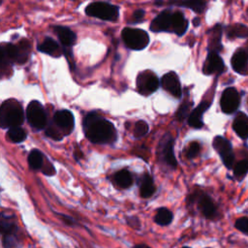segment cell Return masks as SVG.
<instances>
[{"instance_id":"1","label":"cell","mask_w":248,"mask_h":248,"mask_svg":"<svg viewBox=\"0 0 248 248\" xmlns=\"http://www.w3.org/2000/svg\"><path fill=\"white\" fill-rule=\"evenodd\" d=\"M82 127L86 139L92 143L111 144L117 139L113 124L96 112H90L84 117Z\"/></svg>"},{"instance_id":"2","label":"cell","mask_w":248,"mask_h":248,"mask_svg":"<svg viewBox=\"0 0 248 248\" xmlns=\"http://www.w3.org/2000/svg\"><path fill=\"white\" fill-rule=\"evenodd\" d=\"M186 205L188 208L196 206L201 215L211 221H215L220 218V211L217 203L207 193L201 189H195L186 198Z\"/></svg>"},{"instance_id":"3","label":"cell","mask_w":248,"mask_h":248,"mask_svg":"<svg viewBox=\"0 0 248 248\" xmlns=\"http://www.w3.org/2000/svg\"><path fill=\"white\" fill-rule=\"evenodd\" d=\"M0 231L3 248H19L22 243V232L16 217L2 212L0 219Z\"/></svg>"},{"instance_id":"4","label":"cell","mask_w":248,"mask_h":248,"mask_svg":"<svg viewBox=\"0 0 248 248\" xmlns=\"http://www.w3.org/2000/svg\"><path fill=\"white\" fill-rule=\"evenodd\" d=\"M24 114L21 105L14 99L6 100L0 108V126L3 129L20 126L23 123Z\"/></svg>"},{"instance_id":"5","label":"cell","mask_w":248,"mask_h":248,"mask_svg":"<svg viewBox=\"0 0 248 248\" xmlns=\"http://www.w3.org/2000/svg\"><path fill=\"white\" fill-rule=\"evenodd\" d=\"M1 53L5 55L12 63L24 64L30 56L31 44L26 39H22L16 44H2Z\"/></svg>"},{"instance_id":"6","label":"cell","mask_w":248,"mask_h":248,"mask_svg":"<svg viewBox=\"0 0 248 248\" xmlns=\"http://www.w3.org/2000/svg\"><path fill=\"white\" fill-rule=\"evenodd\" d=\"M174 140L170 133H166L160 140L157 147V159L159 164L170 170H175L177 160L174 155Z\"/></svg>"},{"instance_id":"7","label":"cell","mask_w":248,"mask_h":248,"mask_svg":"<svg viewBox=\"0 0 248 248\" xmlns=\"http://www.w3.org/2000/svg\"><path fill=\"white\" fill-rule=\"evenodd\" d=\"M85 14L89 16L108 21H115L119 16L118 7L108 2H92L85 8Z\"/></svg>"},{"instance_id":"8","label":"cell","mask_w":248,"mask_h":248,"mask_svg":"<svg viewBox=\"0 0 248 248\" xmlns=\"http://www.w3.org/2000/svg\"><path fill=\"white\" fill-rule=\"evenodd\" d=\"M122 40L125 46L133 50H141L149 44L148 34L141 29L126 27L121 32Z\"/></svg>"},{"instance_id":"9","label":"cell","mask_w":248,"mask_h":248,"mask_svg":"<svg viewBox=\"0 0 248 248\" xmlns=\"http://www.w3.org/2000/svg\"><path fill=\"white\" fill-rule=\"evenodd\" d=\"M212 146L220 156L224 166L228 170H232L235 165V156L231 141L222 136H216L213 139Z\"/></svg>"},{"instance_id":"10","label":"cell","mask_w":248,"mask_h":248,"mask_svg":"<svg viewBox=\"0 0 248 248\" xmlns=\"http://www.w3.org/2000/svg\"><path fill=\"white\" fill-rule=\"evenodd\" d=\"M26 118L35 130H43L46 126V114L43 105L38 101H31L26 108Z\"/></svg>"},{"instance_id":"11","label":"cell","mask_w":248,"mask_h":248,"mask_svg":"<svg viewBox=\"0 0 248 248\" xmlns=\"http://www.w3.org/2000/svg\"><path fill=\"white\" fill-rule=\"evenodd\" d=\"M160 85L157 76L151 71H142L137 77L138 92L143 96H147L155 92Z\"/></svg>"},{"instance_id":"12","label":"cell","mask_w":248,"mask_h":248,"mask_svg":"<svg viewBox=\"0 0 248 248\" xmlns=\"http://www.w3.org/2000/svg\"><path fill=\"white\" fill-rule=\"evenodd\" d=\"M240 95L234 87L226 88L220 99V107L224 113L232 114L239 107Z\"/></svg>"},{"instance_id":"13","label":"cell","mask_w":248,"mask_h":248,"mask_svg":"<svg viewBox=\"0 0 248 248\" xmlns=\"http://www.w3.org/2000/svg\"><path fill=\"white\" fill-rule=\"evenodd\" d=\"M52 123L63 136H67L74 130L75 118L70 110L60 109L54 113Z\"/></svg>"},{"instance_id":"14","label":"cell","mask_w":248,"mask_h":248,"mask_svg":"<svg viewBox=\"0 0 248 248\" xmlns=\"http://www.w3.org/2000/svg\"><path fill=\"white\" fill-rule=\"evenodd\" d=\"M153 32H173V12L165 10L160 13L150 23Z\"/></svg>"},{"instance_id":"15","label":"cell","mask_w":248,"mask_h":248,"mask_svg":"<svg viewBox=\"0 0 248 248\" xmlns=\"http://www.w3.org/2000/svg\"><path fill=\"white\" fill-rule=\"evenodd\" d=\"M162 87L174 98H180L182 95L181 85L177 75L174 72L165 74L161 78Z\"/></svg>"},{"instance_id":"16","label":"cell","mask_w":248,"mask_h":248,"mask_svg":"<svg viewBox=\"0 0 248 248\" xmlns=\"http://www.w3.org/2000/svg\"><path fill=\"white\" fill-rule=\"evenodd\" d=\"M111 184L118 190L129 189L134 184V176L128 169H121L109 177Z\"/></svg>"},{"instance_id":"17","label":"cell","mask_w":248,"mask_h":248,"mask_svg":"<svg viewBox=\"0 0 248 248\" xmlns=\"http://www.w3.org/2000/svg\"><path fill=\"white\" fill-rule=\"evenodd\" d=\"M138 186H139V195L141 199H149L156 192V186L153 180V177L147 171L142 172L138 177Z\"/></svg>"},{"instance_id":"18","label":"cell","mask_w":248,"mask_h":248,"mask_svg":"<svg viewBox=\"0 0 248 248\" xmlns=\"http://www.w3.org/2000/svg\"><path fill=\"white\" fill-rule=\"evenodd\" d=\"M225 70L223 59L217 52H208L206 59L203 63L202 73L204 75L221 74Z\"/></svg>"},{"instance_id":"19","label":"cell","mask_w":248,"mask_h":248,"mask_svg":"<svg viewBox=\"0 0 248 248\" xmlns=\"http://www.w3.org/2000/svg\"><path fill=\"white\" fill-rule=\"evenodd\" d=\"M231 64L234 72L248 75V51L244 48H238L232 56Z\"/></svg>"},{"instance_id":"20","label":"cell","mask_w":248,"mask_h":248,"mask_svg":"<svg viewBox=\"0 0 248 248\" xmlns=\"http://www.w3.org/2000/svg\"><path fill=\"white\" fill-rule=\"evenodd\" d=\"M210 107V103L203 101L196 108H194L191 113L188 116V124L195 128V129H200L203 126L202 122V115L204 111Z\"/></svg>"},{"instance_id":"21","label":"cell","mask_w":248,"mask_h":248,"mask_svg":"<svg viewBox=\"0 0 248 248\" xmlns=\"http://www.w3.org/2000/svg\"><path fill=\"white\" fill-rule=\"evenodd\" d=\"M37 48L39 51H41L43 53H46L55 58L60 57L63 53V50L60 47V46L58 45V43L50 37L45 38V40L41 44L38 45Z\"/></svg>"},{"instance_id":"22","label":"cell","mask_w":248,"mask_h":248,"mask_svg":"<svg viewBox=\"0 0 248 248\" xmlns=\"http://www.w3.org/2000/svg\"><path fill=\"white\" fill-rule=\"evenodd\" d=\"M208 52H219L223 46L221 44L222 27L220 24L213 26L208 32Z\"/></svg>"},{"instance_id":"23","label":"cell","mask_w":248,"mask_h":248,"mask_svg":"<svg viewBox=\"0 0 248 248\" xmlns=\"http://www.w3.org/2000/svg\"><path fill=\"white\" fill-rule=\"evenodd\" d=\"M53 31L56 33L60 43L64 47H71L77 41L76 34L66 26H53Z\"/></svg>"},{"instance_id":"24","label":"cell","mask_w":248,"mask_h":248,"mask_svg":"<svg viewBox=\"0 0 248 248\" xmlns=\"http://www.w3.org/2000/svg\"><path fill=\"white\" fill-rule=\"evenodd\" d=\"M232 129L242 140L248 139V116L243 112H238L232 122Z\"/></svg>"},{"instance_id":"25","label":"cell","mask_w":248,"mask_h":248,"mask_svg":"<svg viewBox=\"0 0 248 248\" xmlns=\"http://www.w3.org/2000/svg\"><path fill=\"white\" fill-rule=\"evenodd\" d=\"M47 158L45 157L43 152L39 149H32L27 157V162L28 166L32 170H40L42 171L43 168L45 167L46 163Z\"/></svg>"},{"instance_id":"26","label":"cell","mask_w":248,"mask_h":248,"mask_svg":"<svg viewBox=\"0 0 248 248\" xmlns=\"http://www.w3.org/2000/svg\"><path fill=\"white\" fill-rule=\"evenodd\" d=\"M169 4L188 8L198 14L203 13L206 8L205 0H169Z\"/></svg>"},{"instance_id":"27","label":"cell","mask_w":248,"mask_h":248,"mask_svg":"<svg viewBox=\"0 0 248 248\" xmlns=\"http://www.w3.org/2000/svg\"><path fill=\"white\" fill-rule=\"evenodd\" d=\"M172 220H173V213L168 207L161 206V207H158L156 209L153 221L157 225L163 226V227H167V226L171 224Z\"/></svg>"},{"instance_id":"28","label":"cell","mask_w":248,"mask_h":248,"mask_svg":"<svg viewBox=\"0 0 248 248\" xmlns=\"http://www.w3.org/2000/svg\"><path fill=\"white\" fill-rule=\"evenodd\" d=\"M188 28V20L181 12H173V33L182 36Z\"/></svg>"},{"instance_id":"29","label":"cell","mask_w":248,"mask_h":248,"mask_svg":"<svg viewBox=\"0 0 248 248\" xmlns=\"http://www.w3.org/2000/svg\"><path fill=\"white\" fill-rule=\"evenodd\" d=\"M226 33L229 39L248 38V26L241 23L232 24L227 27Z\"/></svg>"},{"instance_id":"30","label":"cell","mask_w":248,"mask_h":248,"mask_svg":"<svg viewBox=\"0 0 248 248\" xmlns=\"http://www.w3.org/2000/svg\"><path fill=\"white\" fill-rule=\"evenodd\" d=\"M27 137V134L24 129H22L20 126L12 127L7 132V138L10 141L15 143H19L25 140Z\"/></svg>"},{"instance_id":"31","label":"cell","mask_w":248,"mask_h":248,"mask_svg":"<svg viewBox=\"0 0 248 248\" xmlns=\"http://www.w3.org/2000/svg\"><path fill=\"white\" fill-rule=\"evenodd\" d=\"M233 175L238 180L241 181L248 173V159H242L238 161L233 167Z\"/></svg>"},{"instance_id":"32","label":"cell","mask_w":248,"mask_h":248,"mask_svg":"<svg viewBox=\"0 0 248 248\" xmlns=\"http://www.w3.org/2000/svg\"><path fill=\"white\" fill-rule=\"evenodd\" d=\"M148 130H149L148 124L144 120H139V121L136 122L134 130H133L134 137L136 139L141 138V137L145 136L148 133Z\"/></svg>"},{"instance_id":"33","label":"cell","mask_w":248,"mask_h":248,"mask_svg":"<svg viewBox=\"0 0 248 248\" xmlns=\"http://www.w3.org/2000/svg\"><path fill=\"white\" fill-rule=\"evenodd\" d=\"M201 151V144L198 141H192L189 143V145L185 148L184 154L185 157L189 160L196 158Z\"/></svg>"},{"instance_id":"34","label":"cell","mask_w":248,"mask_h":248,"mask_svg":"<svg viewBox=\"0 0 248 248\" xmlns=\"http://www.w3.org/2000/svg\"><path fill=\"white\" fill-rule=\"evenodd\" d=\"M234 228L245 235H248V216H241L234 222Z\"/></svg>"},{"instance_id":"35","label":"cell","mask_w":248,"mask_h":248,"mask_svg":"<svg viewBox=\"0 0 248 248\" xmlns=\"http://www.w3.org/2000/svg\"><path fill=\"white\" fill-rule=\"evenodd\" d=\"M46 137L54 140H61L63 139V135L59 132V130L54 126V124L51 122L48 124V126L46 129Z\"/></svg>"},{"instance_id":"36","label":"cell","mask_w":248,"mask_h":248,"mask_svg":"<svg viewBox=\"0 0 248 248\" xmlns=\"http://www.w3.org/2000/svg\"><path fill=\"white\" fill-rule=\"evenodd\" d=\"M190 107H191V103L185 101L181 104V106L179 107V108L176 110V113H175V117L177 120L179 121H183L186 116L188 115L189 113V109H190Z\"/></svg>"},{"instance_id":"37","label":"cell","mask_w":248,"mask_h":248,"mask_svg":"<svg viewBox=\"0 0 248 248\" xmlns=\"http://www.w3.org/2000/svg\"><path fill=\"white\" fill-rule=\"evenodd\" d=\"M54 214L57 216V218L59 220L62 221V223L66 226H69V227H76L78 225V222L70 215H67V214H64V213H60V212H54Z\"/></svg>"},{"instance_id":"38","label":"cell","mask_w":248,"mask_h":248,"mask_svg":"<svg viewBox=\"0 0 248 248\" xmlns=\"http://www.w3.org/2000/svg\"><path fill=\"white\" fill-rule=\"evenodd\" d=\"M126 223L128 226H130L134 230H140V220L137 216H127L126 217Z\"/></svg>"},{"instance_id":"39","label":"cell","mask_w":248,"mask_h":248,"mask_svg":"<svg viewBox=\"0 0 248 248\" xmlns=\"http://www.w3.org/2000/svg\"><path fill=\"white\" fill-rule=\"evenodd\" d=\"M144 17V11L140 9V10H137L133 13V16L131 17V20H130V23H139L140 21H142Z\"/></svg>"},{"instance_id":"40","label":"cell","mask_w":248,"mask_h":248,"mask_svg":"<svg viewBox=\"0 0 248 248\" xmlns=\"http://www.w3.org/2000/svg\"><path fill=\"white\" fill-rule=\"evenodd\" d=\"M74 157H75V159H76L77 161H79V160L83 157V154H82V152H81V150L79 149V147H78V146H77V147L75 148V151H74Z\"/></svg>"},{"instance_id":"41","label":"cell","mask_w":248,"mask_h":248,"mask_svg":"<svg viewBox=\"0 0 248 248\" xmlns=\"http://www.w3.org/2000/svg\"><path fill=\"white\" fill-rule=\"evenodd\" d=\"M132 248H151V247L145 243H139V244L134 245Z\"/></svg>"},{"instance_id":"42","label":"cell","mask_w":248,"mask_h":248,"mask_svg":"<svg viewBox=\"0 0 248 248\" xmlns=\"http://www.w3.org/2000/svg\"><path fill=\"white\" fill-rule=\"evenodd\" d=\"M200 18H198V17H195L194 19H193V24L195 25V26H198V25H200Z\"/></svg>"},{"instance_id":"43","label":"cell","mask_w":248,"mask_h":248,"mask_svg":"<svg viewBox=\"0 0 248 248\" xmlns=\"http://www.w3.org/2000/svg\"><path fill=\"white\" fill-rule=\"evenodd\" d=\"M163 3H164L163 0H156L155 1V5H157V6H161Z\"/></svg>"},{"instance_id":"44","label":"cell","mask_w":248,"mask_h":248,"mask_svg":"<svg viewBox=\"0 0 248 248\" xmlns=\"http://www.w3.org/2000/svg\"><path fill=\"white\" fill-rule=\"evenodd\" d=\"M181 248H191V247H189V246H182Z\"/></svg>"},{"instance_id":"45","label":"cell","mask_w":248,"mask_h":248,"mask_svg":"<svg viewBox=\"0 0 248 248\" xmlns=\"http://www.w3.org/2000/svg\"><path fill=\"white\" fill-rule=\"evenodd\" d=\"M205 248H211V247H205Z\"/></svg>"}]
</instances>
